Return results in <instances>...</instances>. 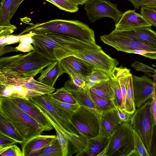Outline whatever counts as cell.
Listing matches in <instances>:
<instances>
[{
	"instance_id": "30bf717a",
	"label": "cell",
	"mask_w": 156,
	"mask_h": 156,
	"mask_svg": "<svg viewBox=\"0 0 156 156\" xmlns=\"http://www.w3.org/2000/svg\"><path fill=\"white\" fill-rule=\"evenodd\" d=\"M105 44L111 46L118 51L126 52L129 50H143L156 52V49L139 41L125 37L111 34L100 37Z\"/></svg>"
},
{
	"instance_id": "ba28073f",
	"label": "cell",
	"mask_w": 156,
	"mask_h": 156,
	"mask_svg": "<svg viewBox=\"0 0 156 156\" xmlns=\"http://www.w3.org/2000/svg\"><path fill=\"white\" fill-rule=\"evenodd\" d=\"M86 15L91 23L104 17L112 18L115 24L119 21L122 12L117 8V5L106 0H88L84 4Z\"/></svg>"
},
{
	"instance_id": "c3c4849f",
	"label": "cell",
	"mask_w": 156,
	"mask_h": 156,
	"mask_svg": "<svg viewBox=\"0 0 156 156\" xmlns=\"http://www.w3.org/2000/svg\"><path fill=\"white\" fill-rule=\"evenodd\" d=\"M0 55L1 56L3 54L9 52L17 51L16 48H13L10 47H6L5 46L2 48L0 49Z\"/></svg>"
},
{
	"instance_id": "2e32d148",
	"label": "cell",
	"mask_w": 156,
	"mask_h": 156,
	"mask_svg": "<svg viewBox=\"0 0 156 156\" xmlns=\"http://www.w3.org/2000/svg\"><path fill=\"white\" fill-rule=\"evenodd\" d=\"M56 136L41 134L20 144L22 147L23 156H38L41 150Z\"/></svg>"
},
{
	"instance_id": "ac0fdd59",
	"label": "cell",
	"mask_w": 156,
	"mask_h": 156,
	"mask_svg": "<svg viewBox=\"0 0 156 156\" xmlns=\"http://www.w3.org/2000/svg\"><path fill=\"white\" fill-rule=\"evenodd\" d=\"M0 82L19 85L27 89L44 94L52 93L55 90L54 87L49 86L35 80L34 77L8 79L1 81Z\"/></svg>"
},
{
	"instance_id": "7bdbcfd3",
	"label": "cell",
	"mask_w": 156,
	"mask_h": 156,
	"mask_svg": "<svg viewBox=\"0 0 156 156\" xmlns=\"http://www.w3.org/2000/svg\"><path fill=\"white\" fill-rule=\"evenodd\" d=\"M116 107V109L121 122L130 123L132 115L129 114L124 110L121 109L117 106Z\"/></svg>"
},
{
	"instance_id": "8d00e7d4",
	"label": "cell",
	"mask_w": 156,
	"mask_h": 156,
	"mask_svg": "<svg viewBox=\"0 0 156 156\" xmlns=\"http://www.w3.org/2000/svg\"><path fill=\"white\" fill-rule=\"evenodd\" d=\"M134 149L138 152L140 156H151L139 135L133 129Z\"/></svg>"
},
{
	"instance_id": "7dc6e473",
	"label": "cell",
	"mask_w": 156,
	"mask_h": 156,
	"mask_svg": "<svg viewBox=\"0 0 156 156\" xmlns=\"http://www.w3.org/2000/svg\"><path fill=\"white\" fill-rule=\"evenodd\" d=\"M24 0H13L10 14V17L11 19L17 10L21 3Z\"/></svg>"
},
{
	"instance_id": "9a60e30c",
	"label": "cell",
	"mask_w": 156,
	"mask_h": 156,
	"mask_svg": "<svg viewBox=\"0 0 156 156\" xmlns=\"http://www.w3.org/2000/svg\"><path fill=\"white\" fill-rule=\"evenodd\" d=\"M152 26L141 14L136 12L135 9H129L123 13L119 22L115 25L114 30L123 31Z\"/></svg>"
},
{
	"instance_id": "8992f818",
	"label": "cell",
	"mask_w": 156,
	"mask_h": 156,
	"mask_svg": "<svg viewBox=\"0 0 156 156\" xmlns=\"http://www.w3.org/2000/svg\"><path fill=\"white\" fill-rule=\"evenodd\" d=\"M150 103L151 101L148 100L141 107L136 109L132 115L130 123L133 129L140 136L151 156L155 124L150 110Z\"/></svg>"
},
{
	"instance_id": "681fc988",
	"label": "cell",
	"mask_w": 156,
	"mask_h": 156,
	"mask_svg": "<svg viewBox=\"0 0 156 156\" xmlns=\"http://www.w3.org/2000/svg\"><path fill=\"white\" fill-rule=\"evenodd\" d=\"M66 1L78 6L84 5L88 0H66Z\"/></svg>"
},
{
	"instance_id": "7a4b0ae2",
	"label": "cell",
	"mask_w": 156,
	"mask_h": 156,
	"mask_svg": "<svg viewBox=\"0 0 156 156\" xmlns=\"http://www.w3.org/2000/svg\"><path fill=\"white\" fill-rule=\"evenodd\" d=\"M52 62L34 50L26 54L1 57L0 81L34 77Z\"/></svg>"
},
{
	"instance_id": "7c38bea8",
	"label": "cell",
	"mask_w": 156,
	"mask_h": 156,
	"mask_svg": "<svg viewBox=\"0 0 156 156\" xmlns=\"http://www.w3.org/2000/svg\"><path fill=\"white\" fill-rule=\"evenodd\" d=\"M64 87L72 94L80 106L88 110L100 120L102 112L96 108L91 96L90 90L76 87L68 80L65 82Z\"/></svg>"
},
{
	"instance_id": "e0dca14e",
	"label": "cell",
	"mask_w": 156,
	"mask_h": 156,
	"mask_svg": "<svg viewBox=\"0 0 156 156\" xmlns=\"http://www.w3.org/2000/svg\"><path fill=\"white\" fill-rule=\"evenodd\" d=\"M44 94L26 89L22 86L0 82V97L9 98H30Z\"/></svg>"
},
{
	"instance_id": "44dd1931",
	"label": "cell",
	"mask_w": 156,
	"mask_h": 156,
	"mask_svg": "<svg viewBox=\"0 0 156 156\" xmlns=\"http://www.w3.org/2000/svg\"><path fill=\"white\" fill-rule=\"evenodd\" d=\"M120 123L116 109L103 112L100 121L99 134L109 137Z\"/></svg>"
},
{
	"instance_id": "e575fe53",
	"label": "cell",
	"mask_w": 156,
	"mask_h": 156,
	"mask_svg": "<svg viewBox=\"0 0 156 156\" xmlns=\"http://www.w3.org/2000/svg\"><path fill=\"white\" fill-rule=\"evenodd\" d=\"M57 6L59 9L71 13L78 11V6L66 0H44Z\"/></svg>"
},
{
	"instance_id": "9c48e42d",
	"label": "cell",
	"mask_w": 156,
	"mask_h": 156,
	"mask_svg": "<svg viewBox=\"0 0 156 156\" xmlns=\"http://www.w3.org/2000/svg\"><path fill=\"white\" fill-rule=\"evenodd\" d=\"M133 86L136 108H139L152 98L155 82L146 75H133Z\"/></svg>"
},
{
	"instance_id": "5bb4252c",
	"label": "cell",
	"mask_w": 156,
	"mask_h": 156,
	"mask_svg": "<svg viewBox=\"0 0 156 156\" xmlns=\"http://www.w3.org/2000/svg\"><path fill=\"white\" fill-rule=\"evenodd\" d=\"M110 34L130 38L156 49V32L153 30L151 27H139L123 31L114 30Z\"/></svg>"
},
{
	"instance_id": "74e56055",
	"label": "cell",
	"mask_w": 156,
	"mask_h": 156,
	"mask_svg": "<svg viewBox=\"0 0 156 156\" xmlns=\"http://www.w3.org/2000/svg\"><path fill=\"white\" fill-rule=\"evenodd\" d=\"M140 12L149 23L156 28V9L143 6L141 7Z\"/></svg>"
},
{
	"instance_id": "d6986e66",
	"label": "cell",
	"mask_w": 156,
	"mask_h": 156,
	"mask_svg": "<svg viewBox=\"0 0 156 156\" xmlns=\"http://www.w3.org/2000/svg\"><path fill=\"white\" fill-rule=\"evenodd\" d=\"M30 99L35 104L40 106L47 111L66 130L79 135L77 133V131L71 122L63 119L58 115L52 105L46 99L45 94L30 98Z\"/></svg>"
},
{
	"instance_id": "f546056e",
	"label": "cell",
	"mask_w": 156,
	"mask_h": 156,
	"mask_svg": "<svg viewBox=\"0 0 156 156\" xmlns=\"http://www.w3.org/2000/svg\"><path fill=\"white\" fill-rule=\"evenodd\" d=\"M38 156H63L57 136L41 151Z\"/></svg>"
},
{
	"instance_id": "816d5d0a",
	"label": "cell",
	"mask_w": 156,
	"mask_h": 156,
	"mask_svg": "<svg viewBox=\"0 0 156 156\" xmlns=\"http://www.w3.org/2000/svg\"><path fill=\"white\" fill-rule=\"evenodd\" d=\"M154 154H155L154 155L156 156V144Z\"/></svg>"
},
{
	"instance_id": "f5cc1de1",
	"label": "cell",
	"mask_w": 156,
	"mask_h": 156,
	"mask_svg": "<svg viewBox=\"0 0 156 156\" xmlns=\"http://www.w3.org/2000/svg\"><path fill=\"white\" fill-rule=\"evenodd\" d=\"M155 91L156 93V83H155Z\"/></svg>"
},
{
	"instance_id": "f1b7e54d",
	"label": "cell",
	"mask_w": 156,
	"mask_h": 156,
	"mask_svg": "<svg viewBox=\"0 0 156 156\" xmlns=\"http://www.w3.org/2000/svg\"><path fill=\"white\" fill-rule=\"evenodd\" d=\"M90 93L96 108L101 112L116 109L113 100L100 96L90 90Z\"/></svg>"
},
{
	"instance_id": "f907efd6",
	"label": "cell",
	"mask_w": 156,
	"mask_h": 156,
	"mask_svg": "<svg viewBox=\"0 0 156 156\" xmlns=\"http://www.w3.org/2000/svg\"><path fill=\"white\" fill-rule=\"evenodd\" d=\"M156 9V0H152V1L147 4L146 6Z\"/></svg>"
},
{
	"instance_id": "ee69618b",
	"label": "cell",
	"mask_w": 156,
	"mask_h": 156,
	"mask_svg": "<svg viewBox=\"0 0 156 156\" xmlns=\"http://www.w3.org/2000/svg\"><path fill=\"white\" fill-rule=\"evenodd\" d=\"M150 110L153 116L156 126V93L155 90L154 91L150 105Z\"/></svg>"
},
{
	"instance_id": "cb8c5ba5",
	"label": "cell",
	"mask_w": 156,
	"mask_h": 156,
	"mask_svg": "<svg viewBox=\"0 0 156 156\" xmlns=\"http://www.w3.org/2000/svg\"><path fill=\"white\" fill-rule=\"evenodd\" d=\"M45 96L58 115L69 122H70L72 116L80 106L78 103L72 104L58 101L53 98L50 94H45Z\"/></svg>"
},
{
	"instance_id": "484cf974",
	"label": "cell",
	"mask_w": 156,
	"mask_h": 156,
	"mask_svg": "<svg viewBox=\"0 0 156 156\" xmlns=\"http://www.w3.org/2000/svg\"><path fill=\"white\" fill-rule=\"evenodd\" d=\"M0 133L10 137L20 144L26 140L14 126L1 114Z\"/></svg>"
},
{
	"instance_id": "ffe728a7",
	"label": "cell",
	"mask_w": 156,
	"mask_h": 156,
	"mask_svg": "<svg viewBox=\"0 0 156 156\" xmlns=\"http://www.w3.org/2000/svg\"><path fill=\"white\" fill-rule=\"evenodd\" d=\"M110 137L99 134L96 137L87 140L85 148L76 155L99 156L108 145Z\"/></svg>"
},
{
	"instance_id": "f6af8a7d",
	"label": "cell",
	"mask_w": 156,
	"mask_h": 156,
	"mask_svg": "<svg viewBox=\"0 0 156 156\" xmlns=\"http://www.w3.org/2000/svg\"><path fill=\"white\" fill-rule=\"evenodd\" d=\"M133 5L134 8L137 10L140 7L146 6L152 0H128Z\"/></svg>"
},
{
	"instance_id": "1f68e13d",
	"label": "cell",
	"mask_w": 156,
	"mask_h": 156,
	"mask_svg": "<svg viewBox=\"0 0 156 156\" xmlns=\"http://www.w3.org/2000/svg\"><path fill=\"white\" fill-rule=\"evenodd\" d=\"M50 94L53 98L61 102L72 104L77 103L72 94L64 87L56 89L55 92Z\"/></svg>"
},
{
	"instance_id": "277c9868",
	"label": "cell",
	"mask_w": 156,
	"mask_h": 156,
	"mask_svg": "<svg viewBox=\"0 0 156 156\" xmlns=\"http://www.w3.org/2000/svg\"><path fill=\"white\" fill-rule=\"evenodd\" d=\"M0 114L14 126L26 140L46 131L10 98L0 97Z\"/></svg>"
},
{
	"instance_id": "5b68a950",
	"label": "cell",
	"mask_w": 156,
	"mask_h": 156,
	"mask_svg": "<svg viewBox=\"0 0 156 156\" xmlns=\"http://www.w3.org/2000/svg\"><path fill=\"white\" fill-rule=\"evenodd\" d=\"M133 129L129 122L119 124L99 156H128L134 149Z\"/></svg>"
},
{
	"instance_id": "4fadbf2b",
	"label": "cell",
	"mask_w": 156,
	"mask_h": 156,
	"mask_svg": "<svg viewBox=\"0 0 156 156\" xmlns=\"http://www.w3.org/2000/svg\"><path fill=\"white\" fill-rule=\"evenodd\" d=\"M22 111L32 117L46 131L53 129L50 120L29 98H10Z\"/></svg>"
},
{
	"instance_id": "3957f363",
	"label": "cell",
	"mask_w": 156,
	"mask_h": 156,
	"mask_svg": "<svg viewBox=\"0 0 156 156\" xmlns=\"http://www.w3.org/2000/svg\"><path fill=\"white\" fill-rule=\"evenodd\" d=\"M19 35L28 33L40 34L57 33L68 36L73 38L85 41L89 35L88 25L77 20L57 19L41 23H29Z\"/></svg>"
},
{
	"instance_id": "d590c367",
	"label": "cell",
	"mask_w": 156,
	"mask_h": 156,
	"mask_svg": "<svg viewBox=\"0 0 156 156\" xmlns=\"http://www.w3.org/2000/svg\"><path fill=\"white\" fill-rule=\"evenodd\" d=\"M51 123L55 130L58 142L61 147L63 156H67L69 150V140L54 124Z\"/></svg>"
},
{
	"instance_id": "b9f144b4",
	"label": "cell",
	"mask_w": 156,
	"mask_h": 156,
	"mask_svg": "<svg viewBox=\"0 0 156 156\" xmlns=\"http://www.w3.org/2000/svg\"><path fill=\"white\" fill-rule=\"evenodd\" d=\"M0 149L7 147L17 143L14 139L1 133H0Z\"/></svg>"
},
{
	"instance_id": "83f0119b",
	"label": "cell",
	"mask_w": 156,
	"mask_h": 156,
	"mask_svg": "<svg viewBox=\"0 0 156 156\" xmlns=\"http://www.w3.org/2000/svg\"><path fill=\"white\" fill-rule=\"evenodd\" d=\"M111 74L94 68L86 77L85 88L90 90V88L95 85L110 79Z\"/></svg>"
},
{
	"instance_id": "f35d334b",
	"label": "cell",
	"mask_w": 156,
	"mask_h": 156,
	"mask_svg": "<svg viewBox=\"0 0 156 156\" xmlns=\"http://www.w3.org/2000/svg\"><path fill=\"white\" fill-rule=\"evenodd\" d=\"M1 156H23L22 151L16 144L0 149Z\"/></svg>"
},
{
	"instance_id": "6da1fadb",
	"label": "cell",
	"mask_w": 156,
	"mask_h": 156,
	"mask_svg": "<svg viewBox=\"0 0 156 156\" xmlns=\"http://www.w3.org/2000/svg\"><path fill=\"white\" fill-rule=\"evenodd\" d=\"M32 38L34 50L52 61H60L69 56L102 49L97 44L86 43L57 33L35 34Z\"/></svg>"
},
{
	"instance_id": "7402d4cb",
	"label": "cell",
	"mask_w": 156,
	"mask_h": 156,
	"mask_svg": "<svg viewBox=\"0 0 156 156\" xmlns=\"http://www.w3.org/2000/svg\"><path fill=\"white\" fill-rule=\"evenodd\" d=\"M65 73L60 61H53L52 63L43 70L37 78L39 82L51 87L54 86L58 78Z\"/></svg>"
},
{
	"instance_id": "ab89813d",
	"label": "cell",
	"mask_w": 156,
	"mask_h": 156,
	"mask_svg": "<svg viewBox=\"0 0 156 156\" xmlns=\"http://www.w3.org/2000/svg\"><path fill=\"white\" fill-rule=\"evenodd\" d=\"M131 66L136 70L144 72L152 77L153 75L151 73L154 74L156 73V69L137 61H134V62L132 64Z\"/></svg>"
},
{
	"instance_id": "52a82bcc",
	"label": "cell",
	"mask_w": 156,
	"mask_h": 156,
	"mask_svg": "<svg viewBox=\"0 0 156 156\" xmlns=\"http://www.w3.org/2000/svg\"><path fill=\"white\" fill-rule=\"evenodd\" d=\"M70 121L80 135L88 140L96 137L100 132V121L87 109L80 106Z\"/></svg>"
},
{
	"instance_id": "836d02e7",
	"label": "cell",
	"mask_w": 156,
	"mask_h": 156,
	"mask_svg": "<svg viewBox=\"0 0 156 156\" xmlns=\"http://www.w3.org/2000/svg\"><path fill=\"white\" fill-rule=\"evenodd\" d=\"M111 86L114 93V102L116 106L120 108L122 96L120 85L115 73L113 71L111 74Z\"/></svg>"
},
{
	"instance_id": "8fae6325",
	"label": "cell",
	"mask_w": 156,
	"mask_h": 156,
	"mask_svg": "<svg viewBox=\"0 0 156 156\" xmlns=\"http://www.w3.org/2000/svg\"><path fill=\"white\" fill-rule=\"evenodd\" d=\"M75 56L89 62L95 68L110 74L119 63L116 59L106 54L102 49L84 52Z\"/></svg>"
},
{
	"instance_id": "d4e9b609",
	"label": "cell",
	"mask_w": 156,
	"mask_h": 156,
	"mask_svg": "<svg viewBox=\"0 0 156 156\" xmlns=\"http://www.w3.org/2000/svg\"><path fill=\"white\" fill-rule=\"evenodd\" d=\"M130 71L129 69L126 73L125 77L126 96L124 110L132 115L135 112L136 108L134 104L133 75L130 73Z\"/></svg>"
},
{
	"instance_id": "603a6c76",
	"label": "cell",
	"mask_w": 156,
	"mask_h": 156,
	"mask_svg": "<svg viewBox=\"0 0 156 156\" xmlns=\"http://www.w3.org/2000/svg\"><path fill=\"white\" fill-rule=\"evenodd\" d=\"M60 62L61 64L86 78L95 68L89 62L74 55L66 57Z\"/></svg>"
},
{
	"instance_id": "4316f807",
	"label": "cell",
	"mask_w": 156,
	"mask_h": 156,
	"mask_svg": "<svg viewBox=\"0 0 156 156\" xmlns=\"http://www.w3.org/2000/svg\"><path fill=\"white\" fill-rule=\"evenodd\" d=\"M90 90L106 98L114 100V93L111 86V78L102 81L92 87Z\"/></svg>"
},
{
	"instance_id": "bcb514c9",
	"label": "cell",
	"mask_w": 156,
	"mask_h": 156,
	"mask_svg": "<svg viewBox=\"0 0 156 156\" xmlns=\"http://www.w3.org/2000/svg\"><path fill=\"white\" fill-rule=\"evenodd\" d=\"M6 36L8 41L6 44V45L20 42L22 35H10Z\"/></svg>"
},
{
	"instance_id": "60d3db41",
	"label": "cell",
	"mask_w": 156,
	"mask_h": 156,
	"mask_svg": "<svg viewBox=\"0 0 156 156\" xmlns=\"http://www.w3.org/2000/svg\"><path fill=\"white\" fill-rule=\"evenodd\" d=\"M16 29V27L11 23L0 26V37L11 35Z\"/></svg>"
},
{
	"instance_id": "4dcf8cb0",
	"label": "cell",
	"mask_w": 156,
	"mask_h": 156,
	"mask_svg": "<svg viewBox=\"0 0 156 156\" xmlns=\"http://www.w3.org/2000/svg\"><path fill=\"white\" fill-rule=\"evenodd\" d=\"M13 0H1L0 7V26L9 24Z\"/></svg>"
},
{
	"instance_id": "d6a6232c",
	"label": "cell",
	"mask_w": 156,
	"mask_h": 156,
	"mask_svg": "<svg viewBox=\"0 0 156 156\" xmlns=\"http://www.w3.org/2000/svg\"><path fill=\"white\" fill-rule=\"evenodd\" d=\"M35 34L30 33L22 34L19 44L15 47L17 51L29 53L34 50L32 44L33 43L32 37Z\"/></svg>"
}]
</instances>
